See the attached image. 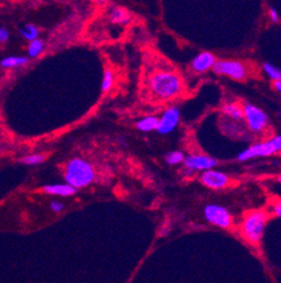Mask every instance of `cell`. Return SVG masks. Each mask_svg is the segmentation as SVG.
Segmentation results:
<instances>
[{
  "label": "cell",
  "mask_w": 281,
  "mask_h": 283,
  "mask_svg": "<svg viewBox=\"0 0 281 283\" xmlns=\"http://www.w3.org/2000/svg\"><path fill=\"white\" fill-rule=\"evenodd\" d=\"M149 85L154 96L161 100H171L180 94L182 89L181 79L176 73L169 71H158L153 73Z\"/></svg>",
  "instance_id": "6da1fadb"
},
{
  "label": "cell",
  "mask_w": 281,
  "mask_h": 283,
  "mask_svg": "<svg viewBox=\"0 0 281 283\" xmlns=\"http://www.w3.org/2000/svg\"><path fill=\"white\" fill-rule=\"evenodd\" d=\"M65 178L66 184L74 189L86 187L95 178V171L88 161L80 158H73L66 164Z\"/></svg>",
  "instance_id": "7a4b0ae2"
},
{
  "label": "cell",
  "mask_w": 281,
  "mask_h": 283,
  "mask_svg": "<svg viewBox=\"0 0 281 283\" xmlns=\"http://www.w3.org/2000/svg\"><path fill=\"white\" fill-rule=\"evenodd\" d=\"M266 221L268 214L262 210H253L247 213L242 224V233L244 238L252 244L261 242L264 235Z\"/></svg>",
  "instance_id": "3957f363"
},
{
  "label": "cell",
  "mask_w": 281,
  "mask_h": 283,
  "mask_svg": "<svg viewBox=\"0 0 281 283\" xmlns=\"http://www.w3.org/2000/svg\"><path fill=\"white\" fill-rule=\"evenodd\" d=\"M213 71L235 80H243L247 77V68L237 60H218L213 67Z\"/></svg>",
  "instance_id": "277c9868"
},
{
  "label": "cell",
  "mask_w": 281,
  "mask_h": 283,
  "mask_svg": "<svg viewBox=\"0 0 281 283\" xmlns=\"http://www.w3.org/2000/svg\"><path fill=\"white\" fill-rule=\"evenodd\" d=\"M243 113L248 128L254 132H261L268 125V115L258 106L253 104H245Z\"/></svg>",
  "instance_id": "5b68a950"
},
{
  "label": "cell",
  "mask_w": 281,
  "mask_h": 283,
  "mask_svg": "<svg viewBox=\"0 0 281 283\" xmlns=\"http://www.w3.org/2000/svg\"><path fill=\"white\" fill-rule=\"evenodd\" d=\"M204 214L209 224L219 228L227 229L232 226V215L224 207L217 206V204H208L204 209Z\"/></svg>",
  "instance_id": "8992f818"
},
{
  "label": "cell",
  "mask_w": 281,
  "mask_h": 283,
  "mask_svg": "<svg viewBox=\"0 0 281 283\" xmlns=\"http://www.w3.org/2000/svg\"><path fill=\"white\" fill-rule=\"evenodd\" d=\"M215 158L206 155H190L184 157L183 165L189 171H209L217 165Z\"/></svg>",
  "instance_id": "52a82bcc"
},
{
  "label": "cell",
  "mask_w": 281,
  "mask_h": 283,
  "mask_svg": "<svg viewBox=\"0 0 281 283\" xmlns=\"http://www.w3.org/2000/svg\"><path fill=\"white\" fill-rule=\"evenodd\" d=\"M275 153H276L275 147L272 146L271 141L269 140L265 141V142L253 144V146L248 147V149L242 151V153L237 156V160L245 161L255 157H266V156L273 155Z\"/></svg>",
  "instance_id": "ba28073f"
},
{
  "label": "cell",
  "mask_w": 281,
  "mask_h": 283,
  "mask_svg": "<svg viewBox=\"0 0 281 283\" xmlns=\"http://www.w3.org/2000/svg\"><path fill=\"white\" fill-rule=\"evenodd\" d=\"M200 182L212 190H220L229 184V176L222 172L209 169L200 175Z\"/></svg>",
  "instance_id": "9c48e42d"
},
{
  "label": "cell",
  "mask_w": 281,
  "mask_h": 283,
  "mask_svg": "<svg viewBox=\"0 0 281 283\" xmlns=\"http://www.w3.org/2000/svg\"><path fill=\"white\" fill-rule=\"evenodd\" d=\"M180 120V112L177 107H170L162 114L159 120L158 132L161 134H168L177 128Z\"/></svg>",
  "instance_id": "30bf717a"
},
{
  "label": "cell",
  "mask_w": 281,
  "mask_h": 283,
  "mask_svg": "<svg viewBox=\"0 0 281 283\" xmlns=\"http://www.w3.org/2000/svg\"><path fill=\"white\" fill-rule=\"evenodd\" d=\"M216 61L217 60L214 54H212L211 52H201L191 61V68L196 72H206L207 70L213 69Z\"/></svg>",
  "instance_id": "8fae6325"
},
{
  "label": "cell",
  "mask_w": 281,
  "mask_h": 283,
  "mask_svg": "<svg viewBox=\"0 0 281 283\" xmlns=\"http://www.w3.org/2000/svg\"><path fill=\"white\" fill-rule=\"evenodd\" d=\"M43 190L46 193L52 194V195H61V196H70L73 195L77 192L74 187L70 186L69 184H51V185H45Z\"/></svg>",
  "instance_id": "7c38bea8"
},
{
  "label": "cell",
  "mask_w": 281,
  "mask_h": 283,
  "mask_svg": "<svg viewBox=\"0 0 281 283\" xmlns=\"http://www.w3.org/2000/svg\"><path fill=\"white\" fill-rule=\"evenodd\" d=\"M222 113L232 121H242L244 119L243 107L237 103H226L223 105Z\"/></svg>",
  "instance_id": "4fadbf2b"
},
{
  "label": "cell",
  "mask_w": 281,
  "mask_h": 283,
  "mask_svg": "<svg viewBox=\"0 0 281 283\" xmlns=\"http://www.w3.org/2000/svg\"><path fill=\"white\" fill-rule=\"evenodd\" d=\"M110 20L115 24H120V25H126L131 20V14L127 12L125 8L122 7H116L110 12Z\"/></svg>",
  "instance_id": "5bb4252c"
},
{
  "label": "cell",
  "mask_w": 281,
  "mask_h": 283,
  "mask_svg": "<svg viewBox=\"0 0 281 283\" xmlns=\"http://www.w3.org/2000/svg\"><path fill=\"white\" fill-rule=\"evenodd\" d=\"M136 128L143 132H150L153 130H158L159 119L155 116H147V118L140 120L136 123Z\"/></svg>",
  "instance_id": "9a60e30c"
},
{
  "label": "cell",
  "mask_w": 281,
  "mask_h": 283,
  "mask_svg": "<svg viewBox=\"0 0 281 283\" xmlns=\"http://www.w3.org/2000/svg\"><path fill=\"white\" fill-rule=\"evenodd\" d=\"M28 62L26 56H8L1 61L2 68H15V67L23 66Z\"/></svg>",
  "instance_id": "2e32d148"
},
{
  "label": "cell",
  "mask_w": 281,
  "mask_h": 283,
  "mask_svg": "<svg viewBox=\"0 0 281 283\" xmlns=\"http://www.w3.org/2000/svg\"><path fill=\"white\" fill-rule=\"evenodd\" d=\"M20 33H22L23 36L28 41L33 42L35 40H37L38 30H37L36 26L32 25V24H28V25H26L24 28H22V30H20Z\"/></svg>",
  "instance_id": "e0dca14e"
},
{
  "label": "cell",
  "mask_w": 281,
  "mask_h": 283,
  "mask_svg": "<svg viewBox=\"0 0 281 283\" xmlns=\"http://www.w3.org/2000/svg\"><path fill=\"white\" fill-rule=\"evenodd\" d=\"M165 161L168 162L169 165H178L180 162H183L184 159V155L182 151H170L165 155Z\"/></svg>",
  "instance_id": "ac0fdd59"
},
{
  "label": "cell",
  "mask_w": 281,
  "mask_h": 283,
  "mask_svg": "<svg viewBox=\"0 0 281 283\" xmlns=\"http://www.w3.org/2000/svg\"><path fill=\"white\" fill-rule=\"evenodd\" d=\"M263 70L273 81H280L281 80V69L277 68V67L270 65V63H264L263 66Z\"/></svg>",
  "instance_id": "d6986e66"
},
{
  "label": "cell",
  "mask_w": 281,
  "mask_h": 283,
  "mask_svg": "<svg viewBox=\"0 0 281 283\" xmlns=\"http://www.w3.org/2000/svg\"><path fill=\"white\" fill-rule=\"evenodd\" d=\"M43 48L44 44L42 40H38L37 38V40L31 42L30 47H28V55H30L31 58H36V56L43 51Z\"/></svg>",
  "instance_id": "ffe728a7"
},
{
  "label": "cell",
  "mask_w": 281,
  "mask_h": 283,
  "mask_svg": "<svg viewBox=\"0 0 281 283\" xmlns=\"http://www.w3.org/2000/svg\"><path fill=\"white\" fill-rule=\"evenodd\" d=\"M114 84V75L112 70L106 69L104 72V77H102V83H101V89L102 91H108L110 88L113 87Z\"/></svg>",
  "instance_id": "44dd1931"
},
{
  "label": "cell",
  "mask_w": 281,
  "mask_h": 283,
  "mask_svg": "<svg viewBox=\"0 0 281 283\" xmlns=\"http://www.w3.org/2000/svg\"><path fill=\"white\" fill-rule=\"evenodd\" d=\"M44 155L36 154V155H30V156H25L22 159H20V162H23L25 165H37L41 164V162L44 161Z\"/></svg>",
  "instance_id": "7402d4cb"
},
{
  "label": "cell",
  "mask_w": 281,
  "mask_h": 283,
  "mask_svg": "<svg viewBox=\"0 0 281 283\" xmlns=\"http://www.w3.org/2000/svg\"><path fill=\"white\" fill-rule=\"evenodd\" d=\"M51 209H52V211H54V212H61L63 209H65V204L61 203V202H59V201H52L51 202Z\"/></svg>",
  "instance_id": "603a6c76"
},
{
  "label": "cell",
  "mask_w": 281,
  "mask_h": 283,
  "mask_svg": "<svg viewBox=\"0 0 281 283\" xmlns=\"http://www.w3.org/2000/svg\"><path fill=\"white\" fill-rule=\"evenodd\" d=\"M270 141H271L272 146L275 147L276 153H278V151H281V136H277L275 138H272V139Z\"/></svg>",
  "instance_id": "cb8c5ba5"
},
{
  "label": "cell",
  "mask_w": 281,
  "mask_h": 283,
  "mask_svg": "<svg viewBox=\"0 0 281 283\" xmlns=\"http://www.w3.org/2000/svg\"><path fill=\"white\" fill-rule=\"evenodd\" d=\"M269 16H270V19H271L272 22L277 23L279 20V15H278V13H277L276 9L270 8V10H269Z\"/></svg>",
  "instance_id": "d4e9b609"
},
{
  "label": "cell",
  "mask_w": 281,
  "mask_h": 283,
  "mask_svg": "<svg viewBox=\"0 0 281 283\" xmlns=\"http://www.w3.org/2000/svg\"><path fill=\"white\" fill-rule=\"evenodd\" d=\"M9 37V33L6 28L0 27V42H6Z\"/></svg>",
  "instance_id": "484cf974"
},
{
  "label": "cell",
  "mask_w": 281,
  "mask_h": 283,
  "mask_svg": "<svg viewBox=\"0 0 281 283\" xmlns=\"http://www.w3.org/2000/svg\"><path fill=\"white\" fill-rule=\"evenodd\" d=\"M273 213H275L277 217H281V201L275 204V207H273Z\"/></svg>",
  "instance_id": "4316f807"
},
{
  "label": "cell",
  "mask_w": 281,
  "mask_h": 283,
  "mask_svg": "<svg viewBox=\"0 0 281 283\" xmlns=\"http://www.w3.org/2000/svg\"><path fill=\"white\" fill-rule=\"evenodd\" d=\"M273 86H275V88L277 90L280 91V93H281V80L280 81H275V83H273Z\"/></svg>",
  "instance_id": "83f0119b"
},
{
  "label": "cell",
  "mask_w": 281,
  "mask_h": 283,
  "mask_svg": "<svg viewBox=\"0 0 281 283\" xmlns=\"http://www.w3.org/2000/svg\"><path fill=\"white\" fill-rule=\"evenodd\" d=\"M277 179H278V180H279V182L281 183V175H280V176H279V177H278V178H277Z\"/></svg>",
  "instance_id": "f1b7e54d"
}]
</instances>
